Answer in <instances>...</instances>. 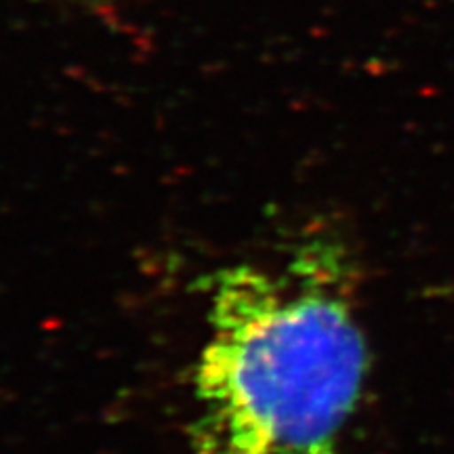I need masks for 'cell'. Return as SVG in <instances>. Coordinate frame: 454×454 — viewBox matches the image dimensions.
Wrapping results in <instances>:
<instances>
[{
	"label": "cell",
	"mask_w": 454,
	"mask_h": 454,
	"mask_svg": "<svg viewBox=\"0 0 454 454\" xmlns=\"http://www.w3.org/2000/svg\"><path fill=\"white\" fill-rule=\"evenodd\" d=\"M354 286L349 248L328 234L213 276L196 454H339L368 374Z\"/></svg>",
	"instance_id": "cell-1"
}]
</instances>
